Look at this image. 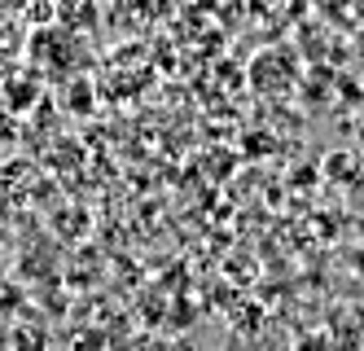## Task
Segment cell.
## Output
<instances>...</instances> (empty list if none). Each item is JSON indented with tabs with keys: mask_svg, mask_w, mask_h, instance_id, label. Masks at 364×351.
Instances as JSON below:
<instances>
[]
</instances>
